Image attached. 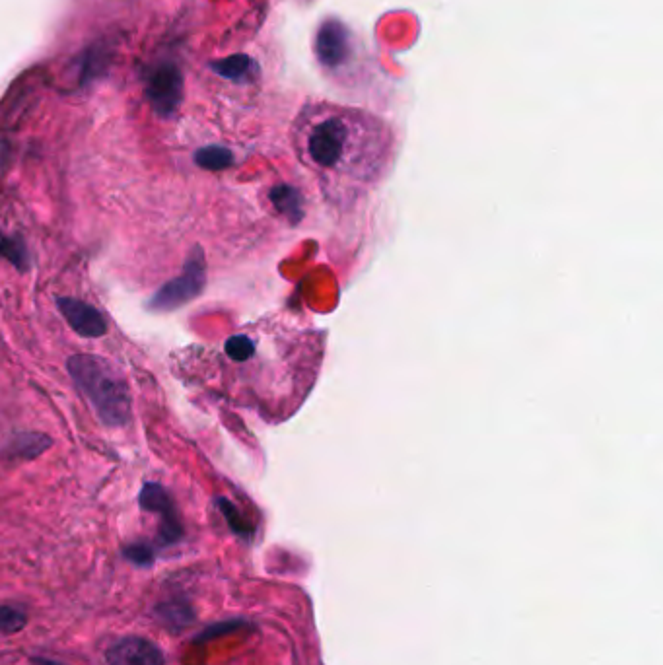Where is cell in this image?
<instances>
[{
  "label": "cell",
  "instance_id": "52a82bcc",
  "mask_svg": "<svg viewBox=\"0 0 663 665\" xmlns=\"http://www.w3.org/2000/svg\"><path fill=\"white\" fill-rule=\"evenodd\" d=\"M140 506L146 512H154V514L162 516L160 533H162V539L166 543H174L181 537L183 529H181V524L175 516L174 502H172L170 494L162 489L160 485H156V483H146L144 485V489L140 490Z\"/></svg>",
  "mask_w": 663,
  "mask_h": 665
},
{
  "label": "cell",
  "instance_id": "8fae6325",
  "mask_svg": "<svg viewBox=\"0 0 663 665\" xmlns=\"http://www.w3.org/2000/svg\"><path fill=\"white\" fill-rule=\"evenodd\" d=\"M0 255L10 259L20 269H26L30 265V257L24 244L20 240H6L2 234H0Z\"/></svg>",
  "mask_w": 663,
  "mask_h": 665
},
{
  "label": "cell",
  "instance_id": "7c38bea8",
  "mask_svg": "<svg viewBox=\"0 0 663 665\" xmlns=\"http://www.w3.org/2000/svg\"><path fill=\"white\" fill-rule=\"evenodd\" d=\"M249 67H251V61L247 57H230L226 61H220V63L212 65V69L216 70L220 76L230 78V80L245 76Z\"/></svg>",
  "mask_w": 663,
  "mask_h": 665
},
{
  "label": "cell",
  "instance_id": "7a4b0ae2",
  "mask_svg": "<svg viewBox=\"0 0 663 665\" xmlns=\"http://www.w3.org/2000/svg\"><path fill=\"white\" fill-rule=\"evenodd\" d=\"M72 380L94 405L107 426H123L131 419V393L125 378L102 356L76 354L69 358Z\"/></svg>",
  "mask_w": 663,
  "mask_h": 665
},
{
  "label": "cell",
  "instance_id": "5b68a950",
  "mask_svg": "<svg viewBox=\"0 0 663 665\" xmlns=\"http://www.w3.org/2000/svg\"><path fill=\"white\" fill-rule=\"evenodd\" d=\"M350 34L349 28L343 26L341 22H325L315 39V53L317 59L323 67L327 69H337L339 65L347 63V55L350 53Z\"/></svg>",
  "mask_w": 663,
  "mask_h": 665
},
{
  "label": "cell",
  "instance_id": "ba28073f",
  "mask_svg": "<svg viewBox=\"0 0 663 665\" xmlns=\"http://www.w3.org/2000/svg\"><path fill=\"white\" fill-rule=\"evenodd\" d=\"M59 312L65 315L70 327L82 337H104L107 331L104 315L94 306L78 300V298H59Z\"/></svg>",
  "mask_w": 663,
  "mask_h": 665
},
{
  "label": "cell",
  "instance_id": "8992f818",
  "mask_svg": "<svg viewBox=\"0 0 663 665\" xmlns=\"http://www.w3.org/2000/svg\"><path fill=\"white\" fill-rule=\"evenodd\" d=\"M109 665H164V652L150 640L140 636H127L113 644L107 652Z\"/></svg>",
  "mask_w": 663,
  "mask_h": 665
},
{
  "label": "cell",
  "instance_id": "4fadbf2b",
  "mask_svg": "<svg viewBox=\"0 0 663 665\" xmlns=\"http://www.w3.org/2000/svg\"><path fill=\"white\" fill-rule=\"evenodd\" d=\"M26 627V617L12 607H0V634H14Z\"/></svg>",
  "mask_w": 663,
  "mask_h": 665
},
{
  "label": "cell",
  "instance_id": "30bf717a",
  "mask_svg": "<svg viewBox=\"0 0 663 665\" xmlns=\"http://www.w3.org/2000/svg\"><path fill=\"white\" fill-rule=\"evenodd\" d=\"M195 162L205 168V170H224L232 164V154L230 150L226 148H220V146H207V148H201L197 150L195 154Z\"/></svg>",
  "mask_w": 663,
  "mask_h": 665
},
{
  "label": "cell",
  "instance_id": "6da1fadb",
  "mask_svg": "<svg viewBox=\"0 0 663 665\" xmlns=\"http://www.w3.org/2000/svg\"><path fill=\"white\" fill-rule=\"evenodd\" d=\"M292 144L325 199L339 209L370 195L397 156V137L387 121L366 109L331 102H310L298 111Z\"/></svg>",
  "mask_w": 663,
  "mask_h": 665
},
{
  "label": "cell",
  "instance_id": "9a60e30c",
  "mask_svg": "<svg viewBox=\"0 0 663 665\" xmlns=\"http://www.w3.org/2000/svg\"><path fill=\"white\" fill-rule=\"evenodd\" d=\"M32 665H63V664H57V662H53V660H43V658H37V660H34V662H32Z\"/></svg>",
  "mask_w": 663,
  "mask_h": 665
},
{
  "label": "cell",
  "instance_id": "9c48e42d",
  "mask_svg": "<svg viewBox=\"0 0 663 665\" xmlns=\"http://www.w3.org/2000/svg\"><path fill=\"white\" fill-rule=\"evenodd\" d=\"M51 444V440L47 436L41 434H20L18 438H14L8 446V455L10 457H35L41 454L47 446Z\"/></svg>",
  "mask_w": 663,
  "mask_h": 665
},
{
  "label": "cell",
  "instance_id": "277c9868",
  "mask_svg": "<svg viewBox=\"0 0 663 665\" xmlns=\"http://www.w3.org/2000/svg\"><path fill=\"white\" fill-rule=\"evenodd\" d=\"M146 96L160 117L174 115L183 96V78L174 65H160L150 72Z\"/></svg>",
  "mask_w": 663,
  "mask_h": 665
},
{
  "label": "cell",
  "instance_id": "3957f363",
  "mask_svg": "<svg viewBox=\"0 0 663 665\" xmlns=\"http://www.w3.org/2000/svg\"><path fill=\"white\" fill-rule=\"evenodd\" d=\"M205 284V267H203V255L197 251L195 255H191L185 263L183 275L177 279L170 280L168 284H164V288H160L148 308L152 312H172L181 308L183 304L191 302L195 296L201 294Z\"/></svg>",
  "mask_w": 663,
  "mask_h": 665
},
{
  "label": "cell",
  "instance_id": "5bb4252c",
  "mask_svg": "<svg viewBox=\"0 0 663 665\" xmlns=\"http://www.w3.org/2000/svg\"><path fill=\"white\" fill-rule=\"evenodd\" d=\"M125 555L129 557V560L137 562V564H150L154 555H152V549L148 545H133L125 551Z\"/></svg>",
  "mask_w": 663,
  "mask_h": 665
}]
</instances>
